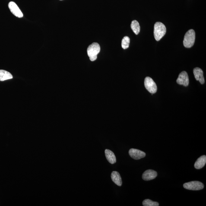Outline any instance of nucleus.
<instances>
[{"instance_id":"f257e3e1","label":"nucleus","mask_w":206,"mask_h":206,"mask_svg":"<svg viewBox=\"0 0 206 206\" xmlns=\"http://www.w3.org/2000/svg\"><path fill=\"white\" fill-rule=\"evenodd\" d=\"M100 51V45L97 42H93L89 46L87 49V53L90 61H95L97 58Z\"/></svg>"},{"instance_id":"f03ea898","label":"nucleus","mask_w":206,"mask_h":206,"mask_svg":"<svg viewBox=\"0 0 206 206\" xmlns=\"http://www.w3.org/2000/svg\"><path fill=\"white\" fill-rule=\"evenodd\" d=\"M166 33V28L163 23L157 22L155 23L154 27L155 38L159 41L164 36Z\"/></svg>"},{"instance_id":"7ed1b4c3","label":"nucleus","mask_w":206,"mask_h":206,"mask_svg":"<svg viewBox=\"0 0 206 206\" xmlns=\"http://www.w3.org/2000/svg\"><path fill=\"white\" fill-rule=\"evenodd\" d=\"M195 31L191 29L186 32L184 37L183 44L185 47L189 48L192 47L195 42Z\"/></svg>"},{"instance_id":"20e7f679","label":"nucleus","mask_w":206,"mask_h":206,"mask_svg":"<svg viewBox=\"0 0 206 206\" xmlns=\"http://www.w3.org/2000/svg\"><path fill=\"white\" fill-rule=\"evenodd\" d=\"M144 86L146 89L152 94L155 93L157 91V85L152 79L149 77H146L145 79Z\"/></svg>"},{"instance_id":"39448f33","label":"nucleus","mask_w":206,"mask_h":206,"mask_svg":"<svg viewBox=\"0 0 206 206\" xmlns=\"http://www.w3.org/2000/svg\"><path fill=\"white\" fill-rule=\"evenodd\" d=\"M183 187L185 189L190 190L198 191L204 188V185L201 182L194 181L184 184Z\"/></svg>"},{"instance_id":"423d86ee","label":"nucleus","mask_w":206,"mask_h":206,"mask_svg":"<svg viewBox=\"0 0 206 206\" xmlns=\"http://www.w3.org/2000/svg\"><path fill=\"white\" fill-rule=\"evenodd\" d=\"M189 78L188 73L186 71H183L179 74L176 82L178 84L181 85L185 87H188L189 84Z\"/></svg>"},{"instance_id":"0eeeda50","label":"nucleus","mask_w":206,"mask_h":206,"mask_svg":"<svg viewBox=\"0 0 206 206\" xmlns=\"http://www.w3.org/2000/svg\"><path fill=\"white\" fill-rule=\"evenodd\" d=\"M8 7L11 12L15 16L18 18H22L23 16V13L15 3L12 1L10 2L8 4Z\"/></svg>"},{"instance_id":"6e6552de","label":"nucleus","mask_w":206,"mask_h":206,"mask_svg":"<svg viewBox=\"0 0 206 206\" xmlns=\"http://www.w3.org/2000/svg\"><path fill=\"white\" fill-rule=\"evenodd\" d=\"M129 155L134 160H139L146 157L144 152L137 149H131L129 151Z\"/></svg>"},{"instance_id":"1a4fd4ad","label":"nucleus","mask_w":206,"mask_h":206,"mask_svg":"<svg viewBox=\"0 0 206 206\" xmlns=\"http://www.w3.org/2000/svg\"><path fill=\"white\" fill-rule=\"evenodd\" d=\"M157 176V173L156 171L149 169L143 173L142 178L145 181H150L155 179Z\"/></svg>"},{"instance_id":"9d476101","label":"nucleus","mask_w":206,"mask_h":206,"mask_svg":"<svg viewBox=\"0 0 206 206\" xmlns=\"http://www.w3.org/2000/svg\"><path fill=\"white\" fill-rule=\"evenodd\" d=\"M193 73L195 79L197 81H199L201 84H204V72L201 69L195 68L193 70Z\"/></svg>"},{"instance_id":"9b49d317","label":"nucleus","mask_w":206,"mask_h":206,"mask_svg":"<svg viewBox=\"0 0 206 206\" xmlns=\"http://www.w3.org/2000/svg\"><path fill=\"white\" fill-rule=\"evenodd\" d=\"M111 178L112 181L117 185L121 186L122 185V178L119 174L117 172L114 171L111 174Z\"/></svg>"},{"instance_id":"f8f14e48","label":"nucleus","mask_w":206,"mask_h":206,"mask_svg":"<svg viewBox=\"0 0 206 206\" xmlns=\"http://www.w3.org/2000/svg\"><path fill=\"white\" fill-rule=\"evenodd\" d=\"M106 159L111 164L116 163V158L113 152L109 149H106L105 151Z\"/></svg>"},{"instance_id":"ddd939ff","label":"nucleus","mask_w":206,"mask_h":206,"mask_svg":"<svg viewBox=\"0 0 206 206\" xmlns=\"http://www.w3.org/2000/svg\"><path fill=\"white\" fill-rule=\"evenodd\" d=\"M206 163V156L204 155L201 156L196 161L194 167L197 169L202 168L205 165Z\"/></svg>"},{"instance_id":"4468645a","label":"nucleus","mask_w":206,"mask_h":206,"mask_svg":"<svg viewBox=\"0 0 206 206\" xmlns=\"http://www.w3.org/2000/svg\"><path fill=\"white\" fill-rule=\"evenodd\" d=\"M12 78L13 76L11 73L4 70H0V81H4Z\"/></svg>"},{"instance_id":"2eb2a0df","label":"nucleus","mask_w":206,"mask_h":206,"mask_svg":"<svg viewBox=\"0 0 206 206\" xmlns=\"http://www.w3.org/2000/svg\"><path fill=\"white\" fill-rule=\"evenodd\" d=\"M131 28L136 35H137L139 33L140 31V27L138 22L136 20H133L131 23Z\"/></svg>"},{"instance_id":"dca6fc26","label":"nucleus","mask_w":206,"mask_h":206,"mask_svg":"<svg viewBox=\"0 0 206 206\" xmlns=\"http://www.w3.org/2000/svg\"><path fill=\"white\" fill-rule=\"evenodd\" d=\"M130 38L128 36H125L123 39L122 42V47L124 49H128L129 47Z\"/></svg>"},{"instance_id":"f3484780","label":"nucleus","mask_w":206,"mask_h":206,"mask_svg":"<svg viewBox=\"0 0 206 206\" xmlns=\"http://www.w3.org/2000/svg\"><path fill=\"white\" fill-rule=\"evenodd\" d=\"M142 204L144 206H159V203L152 201L150 199H146L143 201Z\"/></svg>"},{"instance_id":"a211bd4d","label":"nucleus","mask_w":206,"mask_h":206,"mask_svg":"<svg viewBox=\"0 0 206 206\" xmlns=\"http://www.w3.org/2000/svg\"><path fill=\"white\" fill-rule=\"evenodd\" d=\"M60 1H62V0H60Z\"/></svg>"}]
</instances>
